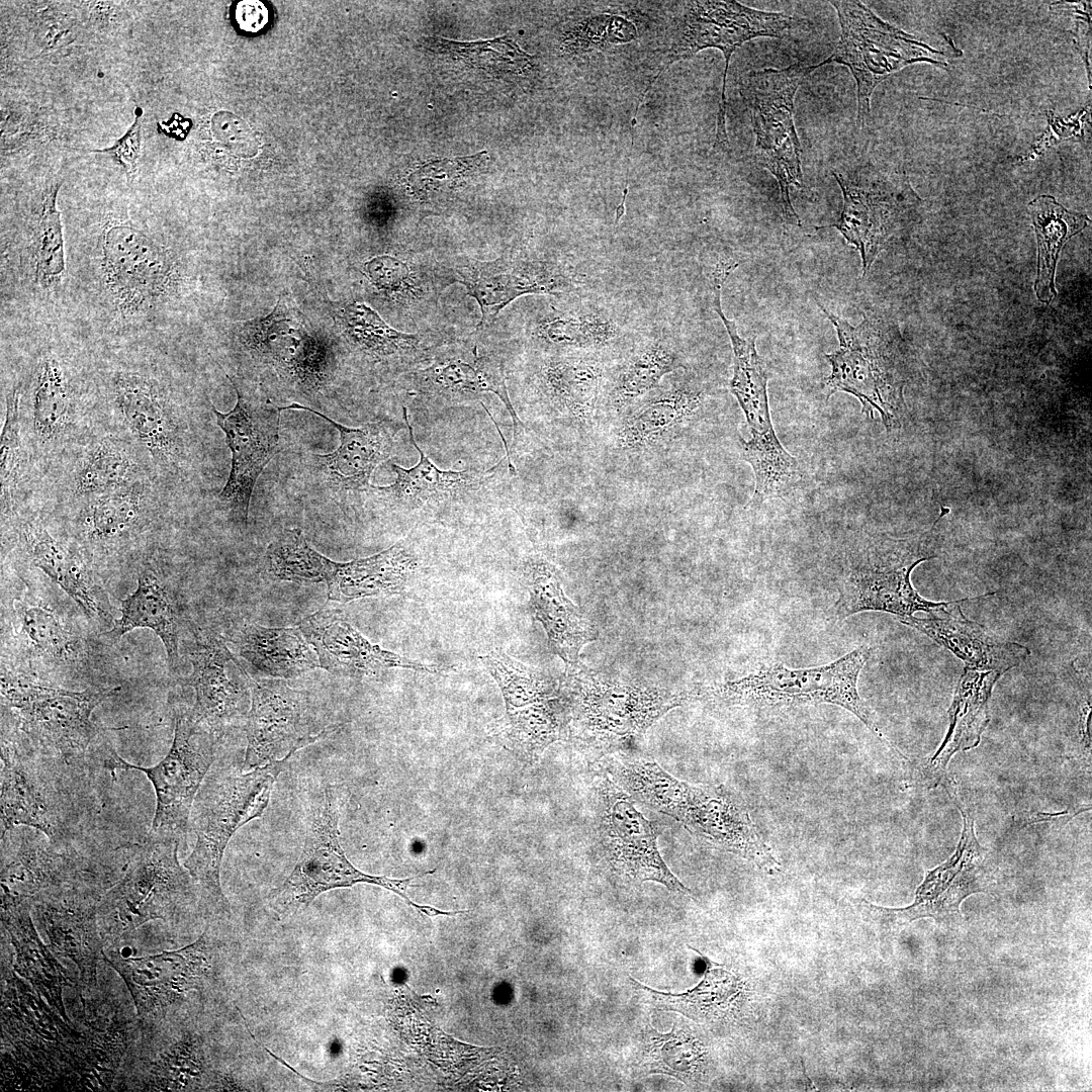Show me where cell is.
Returning <instances> with one entry per match:
<instances>
[{
	"label": "cell",
	"mask_w": 1092,
	"mask_h": 1092,
	"mask_svg": "<svg viewBox=\"0 0 1092 1092\" xmlns=\"http://www.w3.org/2000/svg\"><path fill=\"white\" fill-rule=\"evenodd\" d=\"M104 385L101 425L129 442L176 499L190 491L204 468L205 418L196 417L153 372L117 367Z\"/></svg>",
	"instance_id": "6da1fadb"
},
{
	"label": "cell",
	"mask_w": 1092,
	"mask_h": 1092,
	"mask_svg": "<svg viewBox=\"0 0 1092 1092\" xmlns=\"http://www.w3.org/2000/svg\"><path fill=\"white\" fill-rule=\"evenodd\" d=\"M177 499L144 479L67 507L41 513L58 536L74 545L101 578L135 570L156 554Z\"/></svg>",
	"instance_id": "7a4b0ae2"
},
{
	"label": "cell",
	"mask_w": 1092,
	"mask_h": 1092,
	"mask_svg": "<svg viewBox=\"0 0 1092 1092\" xmlns=\"http://www.w3.org/2000/svg\"><path fill=\"white\" fill-rule=\"evenodd\" d=\"M293 754L248 771L218 766L207 774L195 797L190 818L196 841L184 868L201 899L216 913L231 914L220 885L225 847L240 827L263 815L273 786Z\"/></svg>",
	"instance_id": "3957f363"
},
{
	"label": "cell",
	"mask_w": 1092,
	"mask_h": 1092,
	"mask_svg": "<svg viewBox=\"0 0 1092 1092\" xmlns=\"http://www.w3.org/2000/svg\"><path fill=\"white\" fill-rule=\"evenodd\" d=\"M567 735L599 758L630 751L647 729L694 693L605 680L579 663L560 680Z\"/></svg>",
	"instance_id": "277c9868"
},
{
	"label": "cell",
	"mask_w": 1092,
	"mask_h": 1092,
	"mask_svg": "<svg viewBox=\"0 0 1092 1092\" xmlns=\"http://www.w3.org/2000/svg\"><path fill=\"white\" fill-rule=\"evenodd\" d=\"M940 507L929 529L905 537L870 535L846 555L838 583L835 615L842 620L866 611L896 615L900 620L918 611L930 613L943 602L922 598L911 582L920 563L935 558L939 526L949 513Z\"/></svg>",
	"instance_id": "5b68a950"
},
{
	"label": "cell",
	"mask_w": 1092,
	"mask_h": 1092,
	"mask_svg": "<svg viewBox=\"0 0 1092 1092\" xmlns=\"http://www.w3.org/2000/svg\"><path fill=\"white\" fill-rule=\"evenodd\" d=\"M23 586L2 596V659L34 679L41 675L80 677L95 668L90 639L67 612L38 594L16 570ZM2 664V663H1Z\"/></svg>",
	"instance_id": "8992f818"
},
{
	"label": "cell",
	"mask_w": 1092,
	"mask_h": 1092,
	"mask_svg": "<svg viewBox=\"0 0 1092 1092\" xmlns=\"http://www.w3.org/2000/svg\"><path fill=\"white\" fill-rule=\"evenodd\" d=\"M943 782L963 820L953 853L940 864L925 871L910 905L889 908L863 899L858 903L862 918L885 936H895L922 918H931L941 926H959L963 921L962 903L974 894L991 889L992 852L980 843L973 811L961 797L956 781L946 777Z\"/></svg>",
	"instance_id": "52a82bcc"
},
{
	"label": "cell",
	"mask_w": 1092,
	"mask_h": 1092,
	"mask_svg": "<svg viewBox=\"0 0 1092 1092\" xmlns=\"http://www.w3.org/2000/svg\"><path fill=\"white\" fill-rule=\"evenodd\" d=\"M70 377L61 360L49 353L34 366L29 389L18 386L20 433L31 467L32 494L63 458L101 427L98 399L81 396Z\"/></svg>",
	"instance_id": "ba28073f"
},
{
	"label": "cell",
	"mask_w": 1092,
	"mask_h": 1092,
	"mask_svg": "<svg viewBox=\"0 0 1092 1092\" xmlns=\"http://www.w3.org/2000/svg\"><path fill=\"white\" fill-rule=\"evenodd\" d=\"M871 653L872 649L863 645L822 666L794 669L777 663L712 689H696V700L755 708L836 705L855 715L887 742L857 691L858 675Z\"/></svg>",
	"instance_id": "9c48e42d"
},
{
	"label": "cell",
	"mask_w": 1092,
	"mask_h": 1092,
	"mask_svg": "<svg viewBox=\"0 0 1092 1092\" xmlns=\"http://www.w3.org/2000/svg\"><path fill=\"white\" fill-rule=\"evenodd\" d=\"M120 687L71 691L46 686L1 664V703L14 726L39 751L65 763L81 760L100 733L95 708Z\"/></svg>",
	"instance_id": "30bf717a"
},
{
	"label": "cell",
	"mask_w": 1092,
	"mask_h": 1092,
	"mask_svg": "<svg viewBox=\"0 0 1092 1092\" xmlns=\"http://www.w3.org/2000/svg\"><path fill=\"white\" fill-rule=\"evenodd\" d=\"M818 306L834 326L838 349L827 354L831 373L825 380L827 399L841 391L855 396L861 412L878 413L888 432L900 426L905 402L902 356L894 332L881 321L864 315L856 327Z\"/></svg>",
	"instance_id": "8fae6325"
},
{
	"label": "cell",
	"mask_w": 1092,
	"mask_h": 1092,
	"mask_svg": "<svg viewBox=\"0 0 1092 1092\" xmlns=\"http://www.w3.org/2000/svg\"><path fill=\"white\" fill-rule=\"evenodd\" d=\"M416 565L403 542L366 558L336 562L313 549L297 528L284 529L265 552V566L272 577L323 582L329 600L340 603L400 594Z\"/></svg>",
	"instance_id": "7c38bea8"
},
{
	"label": "cell",
	"mask_w": 1092,
	"mask_h": 1092,
	"mask_svg": "<svg viewBox=\"0 0 1092 1092\" xmlns=\"http://www.w3.org/2000/svg\"><path fill=\"white\" fill-rule=\"evenodd\" d=\"M340 797L335 788H327L314 809L298 860L281 886L271 891L269 901L279 915H288L307 907L318 895L339 888L365 883L389 890L419 912L433 916L436 908L413 902L407 889L413 881L433 874L425 872L407 879H391L366 874L347 858L340 843Z\"/></svg>",
	"instance_id": "4fadbf2b"
},
{
	"label": "cell",
	"mask_w": 1092,
	"mask_h": 1092,
	"mask_svg": "<svg viewBox=\"0 0 1092 1092\" xmlns=\"http://www.w3.org/2000/svg\"><path fill=\"white\" fill-rule=\"evenodd\" d=\"M821 65L798 62L787 68L752 70L740 83L755 135V156L777 180L785 219L801 225L790 189L802 188L801 145L794 122L796 92L804 79Z\"/></svg>",
	"instance_id": "5bb4252c"
},
{
	"label": "cell",
	"mask_w": 1092,
	"mask_h": 1092,
	"mask_svg": "<svg viewBox=\"0 0 1092 1092\" xmlns=\"http://www.w3.org/2000/svg\"><path fill=\"white\" fill-rule=\"evenodd\" d=\"M179 840L143 845L123 877L96 908L101 937L117 940L152 920L172 917L194 896V881L178 860Z\"/></svg>",
	"instance_id": "9a60e30c"
},
{
	"label": "cell",
	"mask_w": 1092,
	"mask_h": 1092,
	"mask_svg": "<svg viewBox=\"0 0 1092 1092\" xmlns=\"http://www.w3.org/2000/svg\"><path fill=\"white\" fill-rule=\"evenodd\" d=\"M797 21L782 12H768L737 1H686L681 5L673 41L659 68L644 90L640 103L658 77L674 62L692 58L707 49L722 52L725 60L721 100L716 122V146L729 148L726 131V80L730 60L744 42L756 37H784Z\"/></svg>",
	"instance_id": "2e32d148"
},
{
	"label": "cell",
	"mask_w": 1092,
	"mask_h": 1092,
	"mask_svg": "<svg viewBox=\"0 0 1092 1092\" xmlns=\"http://www.w3.org/2000/svg\"><path fill=\"white\" fill-rule=\"evenodd\" d=\"M840 25V38L823 62L847 67L857 88V123L863 126L871 112V96L883 80L916 62L944 66L943 55L879 18L859 1L832 0Z\"/></svg>",
	"instance_id": "e0dca14e"
},
{
	"label": "cell",
	"mask_w": 1092,
	"mask_h": 1092,
	"mask_svg": "<svg viewBox=\"0 0 1092 1092\" xmlns=\"http://www.w3.org/2000/svg\"><path fill=\"white\" fill-rule=\"evenodd\" d=\"M216 734L190 712H177L168 754L155 766L133 765L108 750L107 767L136 769L153 784L156 810L149 839L181 841L185 836L195 797L215 757Z\"/></svg>",
	"instance_id": "ac0fdd59"
},
{
	"label": "cell",
	"mask_w": 1092,
	"mask_h": 1092,
	"mask_svg": "<svg viewBox=\"0 0 1092 1092\" xmlns=\"http://www.w3.org/2000/svg\"><path fill=\"white\" fill-rule=\"evenodd\" d=\"M481 659L497 682L506 705V715L493 735L524 761H537L551 743L566 736L560 685L500 650Z\"/></svg>",
	"instance_id": "d6986e66"
},
{
	"label": "cell",
	"mask_w": 1092,
	"mask_h": 1092,
	"mask_svg": "<svg viewBox=\"0 0 1092 1092\" xmlns=\"http://www.w3.org/2000/svg\"><path fill=\"white\" fill-rule=\"evenodd\" d=\"M49 757L21 733L2 728L1 834L16 826L30 827L56 846L70 837L71 806L46 763Z\"/></svg>",
	"instance_id": "ffe728a7"
},
{
	"label": "cell",
	"mask_w": 1092,
	"mask_h": 1092,
	"mask_svg": "<svg viewBox=\"0 0 1092 1092\" xmlns=\"http://www.w3.org/2000/svg\"><path fill=\"white\" fill-rule=\"evenodd\" d=\"M1 540L2 553H14L16 563L39 569L87 619L104 625L114 621L102 578L74 545L52 531L38 511L24 508L1 518Z\"/></svg>",
	"instance_id": "44dd1931"
},
{
	"label": "cell",
	"mask_w": 1092,
	"mask_h": 1092,
	"mask_svg": "<svg viewBox=\"0 0 1092 1092\" xmlns=\"http://www.w3.org/2000/svg\"><path fill=\"white\" fill-rule=\"evenodd\" d=\"M149 478L138 450L101 425L38 482L29 508L49 513Z\"/></svg>",
	"instance_id": "7402d4cb"
},
{
	"label": "cell",
	"mask_w": 1092,
	"mask_h": 1092,
	"mask_svg": "<svg viewBox=\"0 0 1092 1092\" xmlns=\"http://www.w3.org/2000/svg\"><path fill=\"white\" fill-rule=\"evenodd\" d=\"M226 377L237 393L236 405L221 413L210 401L232 453L231 471L217 503L234 523L246 527L255 484L276 454L281 411L269 398L248 393Z\"/></svg>",
	"instance_id": "603a6c76"
},
{
	"label": "cell",
	"mask_w": 1092,
	"mask_h": 1092,
	"mask_svg": "<svg viewBox=\"0 0 1092 1092\" xmlns=\"http://www.w3.org/2000/svg\"><path fill=\"white\" fill-rule=\"evenodd\" d=\"M595 793L599 842L613 870L632 882L652 881L671 892L691 895L663 861L654 825L631 798L605 776L597 778Z\"/></svg>",
	"instance_id": "cb8c5ba5"
},
{
	"label": "cell",
	"mask_w": 1092,
	"mask_h": 1092,
	"mask_svg": "<svg viewBox=\"0 0 1092 1092\" xmlns=\"http://www.w3.org/2000/svg\"><path fill=\"white\" fill-rule=\"evenodd\" d=\"M308 698L280 679L252 680L247 715L245 771L295 753L330 734L334 727L315 731Z\"/></svg>",
	"instance_id": "d4e9b609"
},
{
	"label": "cell",
	"mask_w": 1092,
	"mask_h": 1092,
	"mask_svg": "<svg viewBox=\"0 0 1092 1092\" xmlns=\"http://www.w3.org/2000/svg\"><path fill=\"white\" fill-rule=\"evenodd\" d=\"M675 820L714 847L735 853L775 876L782 864L757 832L745 801L723 785H693Z\"/></svg>",
	"instance_id": "484cf974"
},
{
	"label": "cell",
	"mask_w": 1092,
	"mask_h": 1092,
	"mask_svg": "<svg viewBox=\"0 0 1092 1092\" xmlns=\"http://www.w3.org/2000/svg\"><path fill=\"white\" fill-rule=\"evenodd\" d=\"M195 637L193 670L181 679L195 691L191 715L217 735L247 717L252 679L219 635L199 632Z\"/></svg>",
	"instance_id": "4316f807"
},
{
	"label": "cell",
	"mask_w": 1092,
	"mask_h": 1092,
	"mask_svg": "<svg viewBox=\"0 0 1092 1092\" xmlns=\"http://www.w3.org/2000/svg\"><path fill=\"white\" fill-rule=\"evenodd\" d=\"M280 411H306L331 424L340 435V445L328 454H310L308 464L313 475L318 478L336 498L358 497L370 492L371 475L374 469L392 451L394 436L398 428L390 421L370 423L359 428H350L335 422L323 413L293 402L279 406Z\"/></svg>",
	"instance_id": "83f0119b"
},
{
	"label": "cell",
	"mask_w": 1092,
	"mask_h": 1092,
	"mask_svg": "<svg viewBox=\"0 0 1092 1092\" xmlns=\"http://www.w3.org/2000/svg\"><path fill=\"white\" fill-rule=\"evenodd\" d=\"M455 281L463 284L481 309L480 325L494 321L511 301L524 294L557 293L574 289L577 281L559 266L545 261L502 259L479 262L465 259L452 269Z\"/></svg>",
	"instance_id": "f1b7e54d"
},
{
	"label": "cell",
	"mask_w": 1092,
	"mask_h": 1092,
	"mask_svg": "<svg viewBox=\"0 0 1092 1092\" xmlns=\"http://www.w3.org/2000/svg\"><path fill=\"white\" fill-rule=\"evenodd\" d=\"M107 283L121 307L140 308L162 294L172 273L171 261L154 240L126 224L103 236Z\"/></svg>",
	"instance_id": "f546056e"
},
{
	"label": "cell",
	"mask_w": 1092,
	"mask_h": 1092,
	"mask_svg": "<svg viewBox=\"0 0 1092 1092\" xmlns=\"http://www.w3.org/2000/svg\"><path fill=\"white\" fill-rule=\"evenodd\" d=\"M1000 676L994 671L965 667L949 708L945 737L932 754L910 762L907 786L930 789L942 784L952 756L980 743L990 720L991 694Z\"/></svg>",
	"instance_id": "4dcf8cb0"
},
{
	"label": "cell",
	"mask_w": 1092,
	"mask_h": 1092,
	"mask_svg": "<svg viewBox=\"0 0 1092 1092\" xmlns=\"http://www.w3.org/2000/svg\"><path fill=\"white\" fill-rule=\"evenodd\" d=\"M329 672L351 677L379 676L391 667L438 672L436 666L383 650L364 638L339 612L323 608L297 626Z\"/></svg>",
	"instance_id": "1f68e13d"
},
{
	"label": "cell",
	"mask_w": 1092,
	"mask_h": 1092,
	"mask_svg": "<svg viewBox=\"0 0 1092 1092\" xmlns=\"http://www.w3.org/2000/svg\"><path fill=\"white\" fill-rule=\"evenodd\" d=\"M966 600L943 602L926 618L910 616L900 621L929 636L973 669L1002 675L1028 657L1027 647L1004 640L966 618L959 606Z\"/></svg>",
	"instance_id": "d6a6232c"
},
{
	"label": "cell",
	"mask_w": 1092,
	"mask_h": 1092,
	"mask_svg": "<svg viewBox=\"0 0 1092 1092\" xmlns=\"http://www.w3.org/2000/svg\"><path fill=\"white\" fill-rule=\"evenodd\" d=\"M30 906L52 949L77 965L84 983L95 984L97 962L104 956L97 904L63 887L37 896Z\"/></svg>",
	"instance_id": "836d02e7"
},
{
	"label": "cell",
	"mask_w": 1092,
	"mask_h": 1092,
	"mask_svg": "<svg viewBox=\"0 0 1092 1092\" xmlns=\"http://www.w3.org/2000/svg\"><path fill=\"white\" fill-rule=\"evenodd\" d=\"M202 938L175 951L142 958H104L125 981L138 1013L142 1015L172 1003L183 992L197 988L209 967L203 956Z\"/></svg>",
	"instance_id": "e575fe53"
},
{
	"label": "cell",
	"mask_w": 1092,
	"mask_h": 1092,
	"mask_svg": "<svg viewBox=\"0 0 1092 1092\" xmlns=\"http://www.w3.org/2000/svg\"><path fill=\"white\" fill-rule=\"evenodd\" d=\"M832 175L842 192V209L833 223L817 229L834 228L854 246L864 276L900 221L902 200L890 187L855 182L836 171Z\"/></svg>",
	"instance_id": "d590c367"
},
{
	"label": "cell",
	"mask_w": 1092,
	"mask_h": 1092,
	"mask_svg": "<svg viewBox=\"0 0 1092 1092\" xmlns=\"http://www.w3.org/2000/svg\"><path fill=\"white\" fill-rule=\"evenodd\" d=\"M525 574L531 613L544 627L550 648L566 667L578 664L581 647L598 638L597 630L564 595L554 565L543 558H531Z\"/></svg>",
	"instance_id": "8d00e7d4"
},
{
	"label": "cell",
	"mask_w": 1092,
	"mask_h": 1092,
	"mask_svg": "<svg viewBox=\"0 0 1092 1092\" xmlns=\"http://www.w3.org/2000/svg\"><path fill=\"white\" fill-rule=\"evenodd\" d=\"M15 828L1 834V898L2 902L31 904L42 893L64 887L75 863L67 854L26 835L25 829Z\"/></svg>",
	"instance_id": "74e56055"
},
{
	"label": "cell",
	"mask_w": 1092,
	"mask_h": 1092,
	"mask_svg": "<svg viewBox=\"0 0 1092 1092\" xmlns=\"http://www.w3.org/2000/svg\"><path fill=\"white\" fill-rule=\"evenodd\" d=\"M153 556L136 568V588L121 602L120 617L100 637L116 642L133 629H151L161 639L169 668L175 672L179 664L180 621L175 600L153 565Z\"/></svg>",
	"instance_id": "f35d334b"
},
{
	"label": "cell",
	"mask_w": 1092,
	"mask_h": 1092,
	"mask_svg": "<svg viewBox=\"0 0 1092 1092\" xmlns=\"http://www.w3.org/2000/svg\"><path fill=\"white\" fill-rule=\"evenodd\" d=\"M704 959L707 967L702 981L684 993L659 992L634 979L630 980L644 1001L658 1010L675 1011L697 1022L715 1021L733 1015L746 998L744 981L722 966Z\"/></svg>",
	"instance_id": "ab89813d"
},
{
	"label": "cell",
	"mask_w": 1092,
	"mask_h": 1092,
	"mask_svg": "<svg viewBox=\"0 0 1092 1092\" xmlns=\"http://www.w3.org/2000/svg\"><path fill=\"white\" fill-rule=\"evenodd\" d=\"M234 644L254 673L272 678H295L321 667L316 653L296 628H268L246 624Z\"/></svg>",
	"instance_id": "60d3db41"
},
{
	"label": "cell",
	"mask_w": 1092,
	"mask_h": 1092,
	"mask_svg": "<svg viewBox=\"0 0 1092 1092\" xmlns=\"http://www.w3.org/2000/svg\"><path fill=\"white\" fill-rule=\"evenodd\" d=\"M402 416L410 432V440L420 454V461L411 468L392 463L391 467L396 475L394 482L387 486L372 485L370 492L387 502L423 506L458 500L468 492L476 490L480 484L479 475L468 469H439L418 446L405 407H402Z\"/></svg>",
	"instance_id": "b9f144b4"
},
{
	"label": "cell",
	"mask_w": 1092,
	"mask_h": 1092,
	"mask_svg": "<svg viewBox=\"0 0 1092 1092\" xmlns=\"http://www.w3.org/2000/svg\"><path fill=\"white\" fill-rule=\"evenodd\" d=\"M31 906L21 902H2L1 916L16 950V970L28 980L67 1021L62 1002V989L68 984L67 971L62 968L42 943L30 917Z\"/></svg>",
	"instance_id": "7bdbcfd3"
},
{
	"label": "cell",
	"mask_w": 1092,
	"mask_h": 1092,
	"mask_svg": "<svg viewBox=\"0 0 1092 1092\" xmlns=\"http://www.w3.org/2000/svg\"><path fill=\"white\" fill-rule=\"evenodd\" d=\"M428 389L451 401L476 399L484 392L494 393L509 411L517 438L522 423L507 390L500 364L475 353L471 357L447 356L420 373Z\"/></svg>",
	"instance_id": "ee69618b"
},
{
	"label": "cell",
	"mask_w": 1092,
	"mask_h": 1092,
	"mask_svg": "<svg viewBox=\"0 0 1092 1092\" xmlns=\"http://www.w3.org/2000/svg\"><path fill=\"white\" fill-rule=\"evenodd\" d=\"M2 1018L10 1024L14 1036L20 1037V1043L30 1049L39 1059L50 1062L57 1059L58 1053H67L72 1030L68 1022L63 1023L52 1010L36 997L16 977L12 978V988L6 993Z\"/></svg>",
	"instance_id": "f6af8a7d"
},
{
	"label": "cell",
	"mask_w": 1092,
	"mask_h": 1092,
	"mask_svg": "<svg viewBox=\"0 0 1092 1092\" xmlns=\"http://www.w3.org/2000/svg\"><path fill=\"white\" fill-rule=\"evenodd\" d=\"M1027 208L1037 243L1034 290L1038 300L1049 304L1057 296L1055 273L1061 251L1071 238L1087 228L1090 219L1067 209L1051 195L1036 197Z\"/></svg>",
	"instance_id": "bcb514c9"
},
{
	"label": "cell",
	"mask_w": 1092,
	"mask_h": 1092,
	"mask_svg": "<svg viewBox=\"0 0 1092 1092\" xmlns=\"http://www.w3.org/2000/svg\"><path fill=\"white\" fill-rule=\"evenodd\" d=\"M710 1062L704 1042L676 1024L668 1033L651 1027L643 1033L640 1068L645 1074L669 1075L687 1086L697 1087L707 1080Z\"/></svg>",
	"instance_id": "7dc6e473"
},
{
	"label": "cell",
	"mask_w": 1092,
	"mask_h": 1092,
	"mask_svg": "<svg viewBox=\"0 0 1092 1092\" xmlns=\"http://www.w3.org/2000/svg\"><path fill=\"white\" fill-rule=\"evenodd\" d=\"M703 396V391L690 382H680L661 391L625 420L619 434L621 443L629 448H639L654 442L694 416Z\"/></svg>",
	"instance_id": "c3c4849f"
},
{
	"label": "cell",
	"mask_w": 1092,
	"mask_h": 1092,
	"mask_svg": "<svg viewBox=\"0 0 1092 1092\" xmlns=\"http://www.w3.org/2000/svg\"><path fill=\"white\" fill-rule=\"evenodd\" d=\"M603 377V368L592 357L549 360L541 370L547 396L560 408L579 420L590 418Z\"/></svg>",
	"instance_id": "681fc988"
},
{
	"label": "cell",
	"mask_w": 1092,
	"mask_h": 1092,
	"mask_svg": "<svg viewBox=\"0 0 1092 1092\" xmlns=\"http://www.w3.org/2000/svg\"><path fill=\"white\" fill-rule=\"evenodd\" d=\"M19 388L5 396V418L0 441L1 518L25 508L32 496V473L19 424Z\"/></svg>",
	"instance_id": "f907efd6"
},
{
	"label": "cell",
	"mask_w": 1092,
	"mask_h": 1092,
	"mask_svg": "<svg viewBox=\"0 0 1092 1092\" xmlns=\"http://www.w3.org/2000/svg\"><path fill=\"white\" fill-rule=\"evenodd\" d=\"M678 355L666 338L643 342L626 360L613 387L615 403L622 407L644 395L678 366Z\"/></svg>",
	"instance_id": "816d5d0a"
},
{
	"label": "cell",
	"mask_w": 1092,
	"mask_h": 1092,
	"mask_svg": "<svg viewBox=\"0 0 1092 1092\" xmlns=\"http://www.w3.org/2000/svg\"><path fill=\"white\" fill-rule=\"evenodd\" d=\"M544 341L561 346L600 349L615 342L622 328L607 311L589 307L546 315L537 327Z\"/></svg>",
	"instance_id": "f5cc1de1"
},
{
	"label": "cell",
	"mask_w": 1092,
	"mask_h": 1092,
	"mask_svg": "<svg viewBox=\"0 0 1092 1092\" xmlns=\"http://www.w3.org/2000/svg\"><path fill=\"white\" fill-rule=\"evenodd\" d=\"M338 317L351 342L372 357L385 358L402 354L415 345V336L393 330L365 303L353 302L345 305Z\"/></svg>",
	"instance_id": "db71d44e"
},
{
	"label": "cell",
	"mask_w": 1092,
	"mask_h": 1092,
	"mask_svg": "<svg viewBox=\"0 0 1092 1092\" xmlns=\"http://www.w3.org/2000/svg\"><path fill=\"white\" fill-rule=\"evenodd\" d=\"M433 40L440 51L486 71L526 74L533 67V57L507 36L470 42L442 37Z\"/></svg>",
	"instance_id": "11a10c76"
},
{
	"label": "cell",
	"mask_w": 1092,
	"mask_h": 1092,
	"mask_svg": "<svg viewBox=\"0 0 1092 1092\" xmlns=\"http://www.w3.org/2000/svg\"><path fill=\"white\" fill-rule=\"evenodd\" d=\"M62 181L52 183L41 203L35 240L36 279L42 286L57 281L65 270L64 239L57 194Z\"/></svg>",
	"instance_id": "9f6ffc18"
},
{
	"label": "cell",
	"mask_w": 1092,
	"mask_h": 1092,
	"mask_svg": "<svg viewBox=\"0 0 1092 1092\" xmlns=\"http://www.w3.org/2000/svg\"><path fill=\"white\" fill-rule=\"evenodd\" d=\"M486 159V152L482 151L471 156L428 162L410 174L407 179L410 187L422 198L452 189L476 171Z\"/></svg>",
	"instance_id": "6f0895ef"
},
{
	"label": "cell",
	"mask_w": 1092,
	"mask_h": 1092,
	"mask_svg": "<svg viewBox=\"0 0 1092 1092\" xmlns=\"http://www.w3.org/2000/svg\"><path fill=\"white\" fill-rule=\"evenodd\" d=\"M637 36L634 24L615 15H599L587 18L566 32L565 50L586 52L608 44L629 42Z\"/></svg>",
	"instance_id": "680465c9"
},
{
	"label": "cell",
	"mask_w": 1092,
	"mask_h": 1092,
	"mask_svg": "<svg viewBox=\"0 0 1092 1092\" xmlns=\"http://www.w3.org/2000/svg\"><path fill=\"white\" fill-rule=\"evenodd\" d=\"M136 109L134 121L113 146L86 152L110 156L123 168L129 179L133 178L136 173L142 153L143 110L139 107Z\"/></svg>",
	"instance_id": "91938a15"
},
{
	"label": "cell",
	"mask_w": 1092,
	"mask_h": 1092,
	"mask_svg": "<svg viewBox=\"0 0 1092 1092\" xmlns=\"http://www.w3.org/2000/svg\"><path fill=\"white\" fill-rule=\"evenodd\" d=\"M213 135L220 142L247 151L248 155L255 151V138L248 125L236 115L228 111H219L211 119Z\"/></svg>",
	"instance_id": "94428289"
},
{
	"label": "cell",
	"mask_w": 1092,
	"mask_h": 1092,
	"mask_svg": "<svg viewBox=\"0 0 1092 1092\" xmlns=\"http://www.w3.org/2000/svg\"><path fill=\"white\" fill-rule=\"evenodd\" d=\"M372 283L379 289L394 291L402 287L408 277L404 263L390 256H378L365 264Z\"/></svg>",
	"instance_id": "6125c7cd"
},
{
	"label": "cell",
	"mask_w": 1092,
	"mask_h": 1092,
	"mask_svg": "<svg viewBox=\"0 0 1092 1092\" xmlns=\"http://www.w3.org/2000/svg\"><path fill=\"white\" fill-rule=\"evenodd\" d=\"M234 19L241 30L248 33H257L269 23L270 13L263 2L245 0L236 4Z\"/></svg>",
	"instance_id": "be15d7a7"
}]
</instances>
